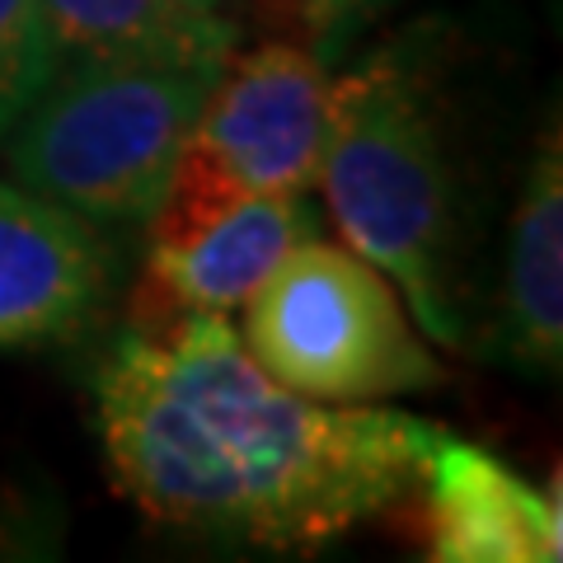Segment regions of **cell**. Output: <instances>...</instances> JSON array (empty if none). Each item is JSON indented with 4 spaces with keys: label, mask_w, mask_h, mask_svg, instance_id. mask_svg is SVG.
<instances>
[{
    "label": "cell",
    "mask_w": 563,
    "mask_h": 563,
    "mask_svg": "<svg viewBox=\"0 0 563 563\" xmlns=\"http://www.w3.org/2000/svg\"><path fill=\"white\" fill-rule=\"evenodd\" d=\"M52 76L38 0H0V141Z\"/></svg>",
    "instance_id": "obj_11"
},
{
    "label": "cell",
    "mask_w": 563,
    "mask_h": 563,
    "mask_svg": "<svg viewBox=\"0 0 563 563\" xmlns=\"http://www.w3.org/2000/svg\"><path fill=\"white\" fill-rule=\"evenodd\" d=\"M314 235L306 192L244 198L188 240L151 244L132 291V329H165L184 314H231L296 240Z\"/></svg>",
    "instance_id": "obj_7"
},
{
    "label": "cell",
    "mask_w": 563,
    "mask_h": 563,
    "mask_svg": "<svg viewBox=\"0 0 563 563\" xmlns=\"http://www.w3.org/2000/svg\"><path fill=\"white\" fill-rule=\"evenodd\" d=\"M314 179L352 254L404 291L442 347H461L451 287V165L422 66L385 47L329 85Z\"/></svg>",
    "instance_id": "obj_2"
},
{
    "label": "cell",
    "mask_w": 563,
    "mask_h": 563,
    "mask_svg": "<svg viewBox=\"0 0 563 563\" xmlns=\"http://www.w3.org/2000/svg\"><path fill=\"white\" fill-rule=\"evenodd\" d=\"M422 544L437 563H554L559 503L484 446L446 432L422 465Z\"/></svg>",
    "instance_id": "obj_8"
},
{
    "label": "cell",
    "mask_w": 563,
    "mask_h": 563,
    "mask_svg": "<svg viewBox=\"0 0 563 563\" xmlns=\"http://www.w3.org/2000/svg\"><path fill=\"white\" fill-rule=\"evenodd\" d=\"M385 5H390V0H273V10L287 14V20L301 29L306 47L320 62H329L333 52H343Z\"/></svg>",
    "instance_id": "obj_12"
},
{
    "label": "cell",
    "mask_w": 563,
    "mask_h": 563,
    "mask_svg": "<svg viewBox=\"0 0 563 563\" xmlns=\"http://www.w3.org/2000/svg\"><path fill=\"white\" fill-rule=\"evenodd\" d=\"M240 343L277 385L320 404H380L442 385L390 277L362 254L296 240L250 291Z\"/></svg>",
    "instance_id": "obj_4"
},
{
    "label": "cell",
    "mask_w": 563,
    "mask_h": 563,
    "mask_svg": "<svg viewBox=\"0 0 563 563\" xmlns=\"http://www.w3.org/2000/svg\"><path fill=\"white\" fill-rule=\"evenodd\" d=\"M329 66L301 43L231 52L202 99L169 188L151 211V244L188 240L244 198L310 192L329 122Z\"/></svg>",
    "instance_id": "obj_5"
},
{
    "label": "cell",
    "mask_w": 563,
    "mask_h": 563,
    "mask_svg": "<svg viewBox=\"0 0 563 563\" xmlns=\"http://www.w3.org/2000/svg\"><path fill=\"white\" fill-rule=\"evenodd\" d=\"M109 474L174 531L301 554L409 503L442 422L277 385L225 314L132 329L95 385Z\"/></svg>",
    "instance_id": "obj_1"
},
{
    "label": "cell",
    "mask_w": 563,
    "mask_h": 563,
    "mask_svg": "<svg viewBox=\"0 0 563 563\" xmlns=\"http://www.w3.org/2000/svg\"><path fill=\"white\" fill-rule=\"evenodd\" d=\"M52 70L85 62L225 66L240 33L188 0H38Z\"/></svg>",
    "instance_id": "obj_10"
},
{
    "label": "cell",
    "mask_w": 563,
    "mask_h": 563,
    "mask_svg": "<svg viewBox=\"0 0 563 563\" xmlns=\"http://www.w3.org/2000/svg\"><path fill=\"white\" fill-rule=\"evenodd\" d=\"M118 287V254L95 221L0 179V347L90 333Z\"/></svg>",
    "instance_id": "obj_6"
},
{
    "label": "cell",
    "mask_w": 563,
    "mask_h": 563,
    "mask_svg": "<svg viewBox=\"0 0 563 563\" xmlns=\"http://www.w3.org/2000/svg\"><path fill=\"white\" fill-rule=\"evenodd\" d=\"M217 70L174 62H85L52 70L0 141L14 184L95 225L151 221Z\"/></svg>",
    "instance_id": "obj_3"
},
{
    "label": "cell",
    "mask_w": 563,
    "mask_h": 563,
    "mask_svg": "<svg viewBox=\"0 0 563 563\" xmlns=\"http://www.w3.org/2000/svg\"><path fill=\"white\" fill-rule=\"evenodd\" d=\"M188 5H202V10H221L225 0H188Z\"/></svg>",
    "instance_id": "obj_14"
},
{
    "label": "cell",
    "mask_w": 563,
    "mask_h": 563,
    "mask_svg": "<svg viewBox=\"0 0 563 563\" xmlns=\"http://www.w3.org/2000/svg\"><path fill=\"white\" fill-rule=\"evenodd\" d=\"M29 531L20 526V507H0V559H14V554H38L29 550Z\"/></svg>",
    "instance_id": "obj_13"
},
{
    "label": "cell",
    "mask_w": 563,
    "mask_h": 563,
    "mask_svg": "<svg viewBox=\"0 0 563 563\" xmlns=\"http://www.w3.org/2000/svg\"><path fill=\"white\" fill-rule=\"evenodd\" d=\"M503 347L521 372L554 376L563 366V141L559 122L540 132L526 184L507 225Z\"/></svg>",
    "instance_id": "obj_9"
}]
</instances>
